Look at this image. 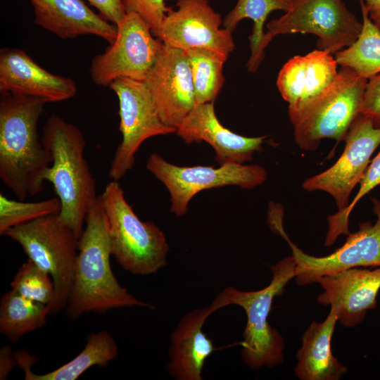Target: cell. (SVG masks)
<instances>
[{
  "mask_svg": "<svg viewBox=\"0 0 380 380\" xmlns=\"http://www.w3.org/2000/svg\"><path fill=\"white\" fill-rule=\"evenodd\" d=\"M272 278L264 289L254 291L227 287L220 293L209 306L211 313L229 305H236L246 312L247 322L243 331L241 356L246 365L253 369L272 367L284 360V341L268 320L274 298L280 296L284 286L296 274V262L288 256L271 267Z\"/></svg>",
  "mask_w": 380,
  "mask_h": 380,
  "instance_id": "277c9868",
  "label": "cell"
},
{
  "mask_svg": "<svg viewBox=\"0 0 380 380\" xmlns=\"http://www.w3.org/2000/svg\"><path fill=\"white\" fill-rule=\"evenodd\" d=\"M0 178L20 199L44 189L52 163L51 152L39 137L37 125L45 102L33 97L1 93Z\"/></svg>",
  "mask_w": 380,
  "mask_h": 380,
  "instance_id": "6da1fadb",
  "label": "cell"
},
{
  "mask_svg": "<svg viewBox=\"0 0 380 380\" xmlns=\"http://www.w3.org/2000/svg\"><path fill=\"white\" fill-rule=\"evenodd\" d=\"M323 292L317 300L330 305L338 322L345 327L360 324L369 310L377 305L380 291V267H354L321 277L318 281Z\"/></svg>",
  "mask_w": 380,
  "mask_h": 380,
  "instance_id": "2e32d148",
  "label": "cell"
},
{
  "mask_svg": "<svg viewBox=\"0 0 380 380\" xmlns=\"http://www.w3.org/2000/svg\"><path fill=\"white\" fill-rule=\"evenodd\" d=\"M116 26L114 42L103 53L96 55L91 63V77L101 87H109L122 77L144 81L163 46L135 13H126Z\"/></svg>",
  "mask_w": 380,
  "mask_h": 380,
  "instance_id": "8fae6325",
  "label": "cell"
},
{
  "mask_svg": "<svg viewBox=\"0 0 380 380\" xmlns=\"http://www.w3.org/2000/svg\"><path fill=\"white\" fill-rule=\"evenodd\" d=\"M17 361L15 353L10 346H4L0 349V379H7L15 366Z\"/></svg>",
  "mask_w": 380,
  "mask_h": 380,
  "instance_id": "836d02e7",
  "label": "cell"
},
{
  "mask_svg": "<svg viewBox=\"0 0 380 380\" xmlns=\"http://www.w3.org/2000/svg\"><path fill=\"white\" fill-rule=\"evenodd\" d=\"M375 222H362L359 229L347 235L345 243L330 255L317 257L297 247L286 234L282 222L274 230L289 244L296 268V282L299 286L317 283L326 274L354 267H380V201L372 198Z\"/></svg>",
  "mask_w": 380,
  "mask_h": 380,
  "instance_id": "7c38bea8",
  "label": "cell"
},
{
  "mask_svg": "<svg viewBox=\"0 0 380 380\" xmlns=\"http://www.w3.org/2000/svg\"><path fill=\"white\" fill-rule=\"evenodd\" d=\"M367 79L350 68L341 67L336 78L304 108L289 116L297 145L315 151L324 139L345 140L360 115Z\"/></svg>",
  "mask_w": 380,
  "mask_h": 380,
  "instance_id": "52a82bcc",
  "label": "cell"
},
{
  "mask_svg": "<svg viewBox=\"0 0 380 380\" xmlns=\"http://www.w3.org/2000/svg\"><path fill=\"white\" fill-rule=\"evenodd\" d=\"M360 114L370 118L376 125L380 126V74L368 79Z\"/></svg>",
  "mask_w": 380,
  "mask_h": 380,
  "instance_id": "1f68e13d",
  "label": "cell"
},
{
  "mask_svg": "<svg viewBox=\"0 0 380 380\" xmlns=\"http://www.w3.org/2000/svg\"><path fill=\"white\" fill-rule=\"evenodd\" d=\"M111 248L107 216L100 196L85 219L78 240L74 279L65 313L71 320L84 313H105L126 307L153 308L122 287L110 266Z\"/></svg>",
  "mask_w": 380,
  "mask_h": 380,
  "instance_id": "7a4b0ae2",
  "label": "cell"
},
{
  "mask_svg": "<svg viewBox=\"0 0 380 380\" xmlns=\"http://www.w3.org/2000/svg\"><path fill=\"white\" fill-rule=\"evenodd\" d=\"M126 13H135L140 15L156 37L162 23L170 8L165 0H122Z\"/></svg>",
  "mask_w": 380,
  "mask_h": 380,
  "instance_id": "4dcf8cb0",
  "label": "cell"
},
{
  "mask_svg": "<svg viewBox=\"0 0 380 380\" xmlns=\"http://www.w3.org/2000/svg\"><path fill=\"white\" fill-rule=\"evenodd\" d=\"M365 5L369 19L380 29V0H360Z\"/></svg>",
  "mask_w": 380,
  "mask_h": 380,
  "instance_id": "e575fe53",
  "label": "cell"
},
{
  "mask_svg": "<svg viewBox=\"0 0 380 380\" xmlns=\"http://www.w3.org/2000/svg\"><path fill=\"white\" fill-rule=\"evenodd\" d=\"M118 355L114 338L107 331L91 333L86 338L82 350L73 359L50 372L37 374L31 370L35 360L25 350L15 353L18 366L26 380H75L94 366L105 367Z\"/></svg>",
  "mask_w": 380,
  "mask_h": 380,
  "instance_id": "603a6c76",
  "label": "cell"
},
{
  "mask_svg": "<svg viewBox=\"0 0 380 380\" xmlns=\"http://www.w3.org/2000/svg\"><path fill=\"white\" fill-rule=\"evenodd\" d=\"M156 37L165 45L186 50L203 48L229 56L235 45L232 32L221 28L222 19L208 0H177Z\"/></svg>",
  "mask_w": 380,
  "mask_h": 380,
  "instance_id": "5bb4252c",
  "label": "cell"
},
{
  "mask_svg": "<svg viewBox=\"0 0 380 380\" xmlns=\"http://www.w3.org/2000/svg\"><path fill=\"white\" fill-rule=\"evenodd\" d=\"M360 184L358 192L348 207L327 217L328 232L325 239V246L333 245L340 235H348L350 233L348 223L351 211L364 196L380 185V151L369 163Z\"/></svg>",
  "mask_w": 380,
  "mask_h": 380,
  "instance_id": "f546056e",
  "label": "cell"
},
{
  "mask_svg": "<svg viewBox=\"0 0 380 380\" xmlns=\"http://www.w3.org/2000/svg\"><path fill=\"white\" fill-rule=\"evenodd\" d=\"M2 235L20 245L29 260L51 277L54 297L48 305L49 315L65 309L73 283L79 238L59 213L9 228Z\"/></svg>",
  "mask_w": 380,
  "mask_h": 380,
  "instance_id": "8992f818",
  "label": "cell"
},
{
  "mask_svg": "<svg viewBox=\"0 0 380 380\" xmlns=\"http://www.w3.org/2000/svg\"><path fill=\"white\" fill-rule=\"evenodd\" d=\"M362 27L360 35L350 46L336 53L341 67L350 68L367 80L380 74V29L369 19L367 11L360 1Z\"/></svg>",
  "mask_w": 380,
  "mask_h": 380,
  "instance_id": "484cf974",
  "label": "cell"
},
{
  "mask_svg": "<svg viewBox=\"0 0 380 380\" xmlns=\"http://www.w3.org/2000/svg\"><path fill=\"white\" fill-rule=\"evenodd\" d=\"M34 22L61 39L91 34L112 44L117 26L93 11L82 0H30Z\"/></svg>",
  "mask_w": 380,
  "mask_h": 380,
  "instance_id": "ffe728a7",
  "label": "cell"
},
{
  "mask_svg": "<svg viewBox=\"0 0 380 380\" xmlns=\"http://www.w3.org/2000/svg\"><path fill=\"white\" fill-rule=\"evenodd\" d=\"M175 133L186 144L207 142L213 148L220 165L251 160L253 155L262 149L267 137H244L225 127L215 114L214 102L196 105Z\"/></svg>",
  "mask_w": 380,
  "mask_h": 380,
  "instance_id": "ac0fdd59",
  "label": "cell"
},
{
  "mask_svg": "<svg viewBox=\"0 0 380 380\" xmlns=\"http://www.w3.org/2000/svg\"><path fill=\"white\" fill-rule=\"evenodd\" d=\"M87 1L99 11L102 17L115 25L121 22L126 15L122 0Z\"/></svg>",
  "mask_w": 380,
  "mask_h": 380,
  "instance_id": "d6a6232c",
  "label": "cell"
},
{
  "mask_svg": "<svg viewBox=\"0 0 380 380\" xmlns=\"http://www.w3.org/2000/svg\"><path fill=\"white\" fill-rule=\"evenodd\" d=\"M284 14L266 25L260 53L279 34L310 33L317 37L319 49L335 54L350 46L360 34L362 22L343 0H290Z\"/></svg>",
  "mask_w": 380,
  "mask_h": 380,
  "instance_id": "ba28073f",
  "label": "cell"
},
{
  "mask_svg": "<svg viewBox=\"0 0 380 380\" xmlns=\"http://www.w3.org/2000/svg\"><path fill=\"white\" fill-rule=\"evenodd\" d=\"M61 208L58 197L38 202H26L10 199L0 194V234L2 235L9 228L59 213Z\"/></svg>",
  "mask_w": 380,
  "mask_h": 380,
  "instance_id": "83f0119b",
  "label": "cell"
},
{
  "mask_svg": "<svg viewBox=\"0 0 380 380\" xmlns=\"http://www.w3.org/2000/svg\"><path fill=\"white\" fill-rule=\"evenodd\" d=\"M11 287L21 296L47 305L54 297L51 277L29 259L13 277Z\"/></svg>",
  "mask_w": 380,
  "mask_h": 380,
  "instance_id": "f1b7e54d",
  "label": "cell"
},
{
  "mask_svg": "<svg viewBox=\"0 0 380 380\" xmlns=\"http://www.w3.org/2000/svg\"><path fill=\"white\" fill-rule=\"evenodd\" d=\"M209 307L194 310L179 321L171 336L169 373L178 380H201L206 359L215 350L213 341L203 331L211 315Z\"/></svg>",
  "mask_w": 380,
  "mask_h": 380,
  "instance_id": "44dd1931",
  "label": "cell"
},
{
  "mask_svg": "<svg viewBox=\"0 0 380 380\" xmlns=\"http://www.w3.org/2000/svg\"><path fill=\"white\" fill-rule=\"evenodd\" d=\"M49 315L48 305L25 298L14 290L0 301V333L16 343L25 334L42 327Z\"/></svg>",
  "mask_w": 380,
  "mask_h": 380,
  "instance_id": "d4e9b609",
  "label": "cell"
},
{
  "mask_svg": "<svg viewBox=\"0 0 380 380\" xmlns=\"http://www.w3.org/2000/svg\"><path fill=\"white\" fill-rule=\"evenodd\" d=\"M290 6V0H237L234 7L224 18L223 27L232 32L243 19H251L253 22L252 33L249 37L251 56L246 63L249 72H256L264 59L260 47L267 16L274 11L286 12Z\"/></svg>",
  "mask_w": 380,
  "mask_h": 380,
  "instance_id": "cb8c5ba5",
  "label": "cell"
},
{
  "mask_svg": "<svg viewBox=\"0 0 380 380\" xmlns=\"http://www.w3.org/2000/svg\"><path fill=\"white\" fill-rule=\"evenodd\" d=\"M338 317L330 309L322 322L313 321L302 336L297 351L294 372L301 380H338L348 372L347 367L333 355L331 339Z\"/></svg>",
  "mask_w": 380,
  "mask_h": 380,
  "instance_id": "7402d4cb",
  "label": "cell"
},
{
  "mask_svg": "<svg viewBox=\"0 0 380 380\" xmlns=\"http://www.w3.org/2000/svg\"><path fill=\"white\" fill-rule=\"evenodd\" d=\"M146 169L160 181L170 195V210L184 215L191 198L198 192L225 186L253 189L267 179L266 170L258 165L224 163L220 167L178 166L158 153L148 158Z\"/></svg>",
  "mask_w": 380,
  "mask_h": 380,
  "instance_id": "30bf717a",
  "label": "cell"
},
{
  "mask_svg": "<svg viewBox=\"0 0 380 380\" xmlns=\"http://www.w3.org/2000/svg\"><path fill=\"white\" fill-rule=\"evenodd\" d=\"M0 91L26 96L46 103L74 97L76 82L70 77L51 73L25 51L3 48L0 51Z\"/></svg>",
  "mask_w": 380,
  "mask_h": 380,
  "instance_id": "e0dca14e",
  "label": "cell"
},
{
  "mask_svg": "<svg viewBox=\"0 0 380 380\" xmlns=\"http://www.w3.org/2000/svg\"><path fill=\"white\" fill-rule=\"evenodd\" d=\"M119 101L122 140L110 163L108 177L119 181L132 169L135 155L146 139L176 132L161 120L144 81L118 77L110 85Z\"/></svg>",
  "mask_w": 380,
  "mask_h": 380,
  "instance_id": "9c48e42d",
  "label": "cell"
},
{
  "mask_svg": "<svg viewBox=\"0 0 380 380\" xmlns=\"http://www.w3.org/2000/svg\"><path fill=\"white\" fill-rule=\"evenodd\" d=\"M345 148L338 160L327 170L304 181L308 191H323L335 200L338 211L349 205V197L360 182L370 158L380 144V126L369 117L360 114L345 138Z\"/></svg>",
  "mask_w": 380,
  "mask_h": 380,
  "instance_id": "4fadbf2b",
  "label": "cell"
},
{
  "mask_svg": "<svg viewBox=\"0 0 380 380\" xmlns=\"http://www.w3.org/2000/svg\"><path fill=\"white\" fill-rule=\"evenodd\" d=\"M338 65L334 54L319 49L296 56L283 65L277 86L289 103V116L304 108L334 81Z\"/></svg>",
  "mask_w": 380,
  "mask_h": 380,
  "instance_id": "d6986e66",
  "label": "cell"
},
{
  "mask_svg": "<svg viewBox=\"0 0 380 380\" xmlns=\"http://www.w3.org/2000/svg\"><path fill=\"white\" fill-rule=\"evenodd\" d=\"M144 82L163 122L177 129L196 106L185 51L163 44Z\"/></svg>",
  "mask_w": 380,
  "mask_h": 380,
  "instance_id": "9a60e30c",
  "label": "cell"
},
{
  "mask_svg": "<svg viewBox=\"0 0 380 380\" xmlns=\"http://www.w3.org/2000/svg\"><path fill=\"white\" fill-rule=\"evenodd\" d=\"M41 139L52 156L44 180L51 183L61 201L60 217L80 238L87 215L99 198L84 156L85 139L75 125L52 114L44 125Z\"/></svg>",
  "mask_w": 380,
  "mask_h": 380,
  "instance_id": "3957f363",
  "label": "cell"
},
{
  "mask_svg": "<svg viewBox=\"0 0 380 380\" xmlns=\"http://www.w3.org/2000/svg\"><path fill=\"white\" fill-rule=\"evenodd\" d=\"M99 196L107 216L111 254L119 265L139 275L164 267L170 251L164 233L155 223L139 219L118 181L108 182Z\"/></svg>",
  "mask_w": 380,
  "mask_h": 380,
  "instance_id": "5b68a950",
  "label": "cell"
},
{
  "mask_svg": "<svg viewBox=\"0 0 380 380\" xmlns=\"http://www.w3.org/2000/svg\"><path fill=\"white\" fill-rule=\"evenodd\" d=\"M192 77L196 105L214 102L224 82V64L228 56L203 48L184 50Z\"/></svg>",
  "mask_w": 380,
  "mask_h": 380,
  "instance_id": "4316f807",
  "label": "cell"
}]
</instances>
